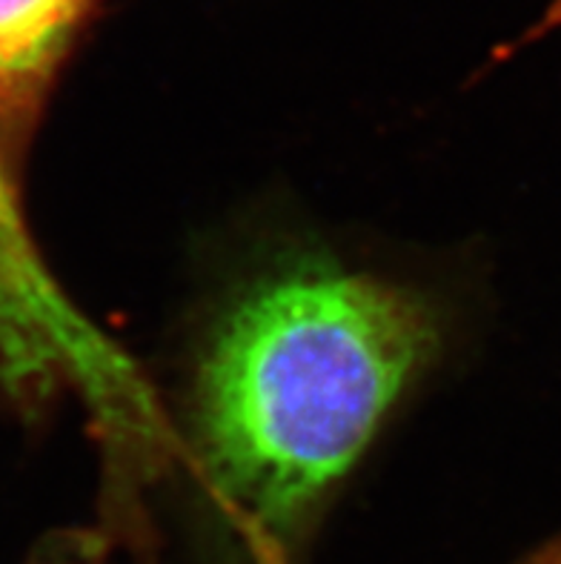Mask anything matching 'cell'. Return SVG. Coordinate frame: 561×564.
Segmentation results:
<instances>
[{"instance_id":"1","label":"cell","mask_w":561,"mask_h":564,"mask_svg":"<svg viewBox=\"0 0 561 564\" xmlns=\"http://www.w3.org/2000/svg\"><path fill=\"white\" fill-rule=\"evenodd\" d=\"M441 350L424 295L324 256L267 267L218 310L190 384L224 508L263 542L299 533Z\"/></svg>"},{"instance_id":"2","label":"cell","mask_w":561,"mask_h":564,"mask_svg":"<svg viewBox=\"0 0 561 564\" xmlns=\"http://www.w3.org/2000/svg\"><path fill=\"white\" fill-rule=\"evenodd\" d=\"M107 0H0V138L26 135L57 69Z\"/></svg>"},{"instance_id":"3","label":"cell","mask_w":561,"mask_h":564,"mask_svg":"<svg viewBox=\"0 0 561 564\" xmlns=\"http://www.w3.org/2000/svg\"><path fill=\"white\" fill-rule=\"evenodd\" d=\"M525 564H561V539L548 544V547H541V551H536Z\"/></svg>"}]
</instances>
